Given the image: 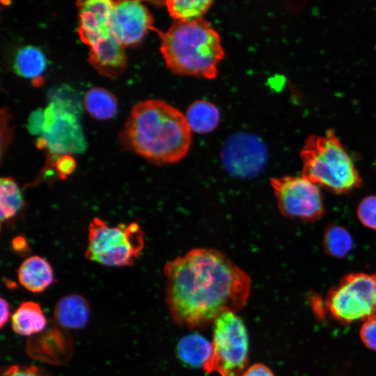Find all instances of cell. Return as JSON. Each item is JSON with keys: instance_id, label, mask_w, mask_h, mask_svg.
I'll return each instance as SVG.
<instances>
[{"instance_id": "cell-11", "label": "cell", "mask_w": 376, "mask_h": 376, "mask_svg": "<svg viewBox=\"0 0 376 376\" xmlns=\"http://www.w3.org/2000/svg\"><path fill=\"white\" fill-rule=\"evenodd\" d=\"M149 9L139 1L113 2L109 26L111 34L125 47L140 43L154 29Z\"/></svg>"}, {"instance_id": "cell-10", "label": "cell", "mask_w": 376, "mask_h": 376, "mask_svg": "<svg viewBox=\"0 0 376 376\" xmlns=\"http://www.w3.org/2000/svg\"><path fill=\"white\" fill-rule=\"evenodd\" d=\"M221 160L230 174L248 178L256 175L265 167L267 151L265 143L258 136L239 133L230 136L225 143Z\"/></svg>"}, {"instance_id": "cell-28", "label": "cell", "mask_w": 376, "mask_h": 376, "mask_svg": "<svg viewBox=\"0 0 376 376\" xmlns=\"http://www.w3.org/2000/svg\"><path fill=\"white\" fill-rule=\"evenodd\" d=\"M9 115L6 109L1 110V152L3 146H7L10 138V130L8 125Z\"/></svg>"}, {"instance_id": "cell-12", "label": "cell", "mask_w": 376, "mask_h": 376, "mask_svg": "<svg viewBox=\"0 0 376 376\" xmlns=\"http://www.w3.org/2000/svg\"><path fill=\"white\" fill-rule=\"evenodd\" d=\"M114 1H78L79 24L77 31L81 41L91 47L111 34L109 21Z\"/></svg>"}, {"instance_id": "cell-18", "label": "cell", "mask_w": 376, "mask_h": 376, "mask_svg": "<svg viewBox=\"0 0 376 376\" xmlns=\"http://www.w3.org/2000/svg\"><path fill=\"white\" fill-rule=\"evenodd\" d=\"M212 352V342L198 334L182 337L177 345L179 359L191 367L203 368L210 358Z\"/></svg>"}, {"instance_id": "cell-24", "label": "cell", "mask_w": 376, "mask_h": 376, "mask_svg": "<svg viewBox=\"0 0 376 376\" xmlns=\"http://www.w3.org/2000/svg\"><path fill=\"white\" fill-rule=\"evenodd\" d=\"M357 213L363 225L376 230V196L364 198L359 203Z\"/></svg>"}, {"instance_id": "cell-29", "label": "cell", "mask_w": 376, "mask_h": 376, "mask_svg": "<svg viewBox=\"0 0 376 376\" xmlns=\"http://www.w3.org/2000/svg\"><path fill=\"white\" fill-rule=\"evenodd\" d=\"M242 376H275L266 365L257 363L248 367Z\"/></svg>"}, {"instance_id": "cell-4", "label": "cell", "mask_w": 376, "mask_h": 376, "mask_svg": "<svg viewBox=\"0 0 376 376\" xmlns=\"http://www.w3.org/2000/svg\"><path fill=\"white\" fill-rule=\"evenodd\" d=\"M302 176L336 194L359 187L361 179L352 158L332 130L313 134L300 152Z\"/></svg>"}, {"instance_id": "cell-26", "label": "cell", "mask_w": 376, "mask_h": 376, "mask_svg": "<svg viewBox=\"0 0 376 376\" xmlns=\"http://www.w3.org/2000/svg\"><path fill=\"white\" fill-rule=\"evenodd\" d=\"M359 335L366 347L376 351V313L363 320Z\"/></svg>"}, {"instance_id": "cell-8", "label": "cell", "mask_w": 376, "mask_h": 376, "mask_svg": "<svg viewBox=\"0 0 376 376\" xmlns=\"http://www.w3.org/2000/svg\"><path fill=\"white\" fill-rule=\"evenodd\" d=\"M376 276L351 273L328 292L324 306L330 315L342 323L364 320L375 313Z\"/></svg>"}, {"instance_id": "cell-2", "label": "cell", "mask_w": 376, "mask_h": 376, "mask_svg": "<svg viewBox=\"0 0 376 376\" xmlns=\"http://www.w3.org/2000/svg\"><path fill=\"white\" fill-rule=\"evenodd\" d=\"M185 114L157 99L136 104L119 140L128 150L155 164H173L184 158L192 142Z\"/></svg>"}, {"instance_id": "cell-3", "label": "cell", "mask_w": 376, "mask_h": 376, "mask_svg": "<svg viewBox=\"0 0 376 376\" xmlns=\"http://www.w3.org/2000/svg\"><path fill=\"white\" fill-rule=\"evenodd\" d=\"M158 33L160 52L173 73L207 79L217 77L225 52L219 33L209 22H174Z\"/></svg>"}, {"instance_id": "cell-1", "label": "cell", "mask_w": 376, "mask_h": 376, "mask_svg": "<svg viewBox=\"0 0 376 376\" xmlns=\"http://www.w3.org/2000/svg\"><path fill=\"white\" fill-rule=\"evenodd\" d=\"M165 299L179 326L200 329L221 313L240 311L251 290L249 275L224 253L195 248L167 263Z\"/></svg>"}, {"instance_id": "cell-22", "label": "cell", "mask_w": 376, "mask_h": 376, "mask_svg": "<svg viewBox=\"0 0 376 376\" xmlns=\"http://www.w3.org/2000/svg\"><path fill=\"white\" fill-rule=\"evenodd\" d=\"M20 188L12 177H3L0 181L1 221L3 223L15 217L23 206Z\"/></svg>"}, {"instance_id": "cell-30", "label": "cell", "mask_w": 376, "mask_h": 376, "mask_svg": "<svg viewBox=\"0 0 376 376\" xmlns=\"http://www.w3.org/2000/svg\"><path fill=\"white\" fill-rule=\"evenodd\" d=\"M1 320L0 325L2 329L8 322L10 317V306L8 301L3 298H1Z\"/></svg>"}, {"instance_id": "cell-20", "label": "cell", "mask_w": 376, "mask_h": 376, "mask_svg": "<svg viewBox=\"0 0 376 376\" xmlns=\"http://www.w3.org/2000/svg\"><path fill=\"white\" fill-rule=\"evenodd\" d=\"M165 6L174 22H191L203 19V17L211 7L212 1L168 0Z\"/></svg>"}, {"instance_id": "cell-19", "label": "cell", "mask_w": 376, "mask_h": 376, "mask_svg": "<svg viewBox=\"0 0 376 376\" xmlns=\"http://www.w3.org/2000/svg\"><path fill=\"white\" fill-rule=\"evenodd\" d=\"M84 105L91 116L99 120L113 118L118 109L115 96L108 90L100 87L93 88L86 92Z\"/></svg>"}, {"instance_id": "cell-5", "label": "cell", "mask_w": 376, "mask_h": 376, "mask_svg": "<svg viewBox=\"0 0 376 376\" xmlns=\"http://www.w3.org/2000/svg\"><path fill=\"white\" fill-rule=\"evenodd\" d=\"M144 247V233L132 222L109 226L95 217L88 226L86 257L107 267H126L134 263Z\"/></svg>"}, {"instance_id": "cell-13", "label": "cell", "mask_w": 376, "mask_h": 376, "mask_svg": "<svg viewBox=\"0 0 376 376\" xmlns=\"http://www.w3.org/2000/svg\"><path fill=\"white\" fill-rule=\"evenodd\" d=\"M88 61L97 71L110 78L119 76L127 66L124 47L112 34L89 47Z\"/></svg>"}, {"instance_id": "cell-23", "label": "cell", "mask_w": 376, "mask_h": 376, "mask_svg": "<svg viewBox=\"0 0 376 376\" xmlns=\"http://www.w3.org/2000/svg\"><path fill=\"white\" fill-rule=\"evenodd\" d=\"M352 245V237L345 228L331 225L326 229L323 237V246L330 256L345 257L351 251Z\"/></svg>"}, {"instance_id": "cell-27", "label": "cell", "mask_w": 376, "mask_h": 376, "mask_svg": "<svg viewBox=\"0 0 376 376\" xmlns=\"http://www.w3.org/2000/svg\"><path fill=\"white\" fill-rule=\"evenodd\" d=\"M54 167L58 177L64 180L74 172L76 168V162L72 155H63L56 158Z\"/></svg>"}, {"instance_id": "cell-17", "label": "cell", "mask_w": 376, "mask_h": 376, "mask_svg": "<svg viewBox=\"0 0 376 376\" xmlns=\"http://www.w3.org/2000/svg\"><path fill=\"white\" fill-rule=\"evenodd\" d=\"M192 132L207 134L214 131L220 122V111L213 103L198 100L193 102L185 114Z\"/></svg>"}, {"instance_id": "cell-31", "label": "cell", "mask_w": 376, "mask_h": 376, "mask_svg": "<svg viewBox=\"0 0 376 376\" xmlns=\"http://www.w3.org/2000/svg\"><path fill=\"white\" fill-rule=\"evenodd\" d=\"M12 248L17 252L26 251L28 244L26 239L22 236L15 237L12 241Z\"/></svg>"}, {"instance_id": "cell-32", "label": "cell", "mask_w": 376, "mask_h": 376, "mask_svg": "<svg viewBox=\"0 0 376 376\" xmlns=\"http://www.w3.org/2000/svg\"><path fill=\"white\" fill-rule=\"evenodd\" d=\"M375 276H376V275H375ZM375 303H376V295H375Z\"/></svg>"}, {"instance_id": "cell-14", "label": "cell", "mask_w": 376, "mask_h": 376, "mask_svg": "<svg viewBox=\"0 0 376 376\" xmlns=\"http://www.w3.org/2000/svg\"><path fill=\"white\" fill-rule=\"evenodd\" d=\"M17 273L20 284L34 293L45 291L55 281L52 266L46 259L39 256L26 258Z\"/></svg>"}, {"instance_id": "cell-7", "label": "cell", "mask_w": 376, "mask_h": 376, "mask_svg": "<svg viewBox=\"0 0 376 376\" xmlns=\"http://www.w3.org/2000/svg\"><path fill=\"white\" fill-rule=\"evenodd\" d=\"M79 107L71 100H53L43 111L39 148H46L49 157L82 153L86 142L80 123Z\"/></svg>"}, {"instance_id": "cell-25", "label": "cell", "mask_w": 376, "mask_h": 376, "mask_svg": "<svg viewBox=\"0 0 376 376\" xmlns=\"http://www.w3.org/2000/svg\"><path fill=\"white\" fill-rule=\"evenodd\" d=\"M1 376H50L42 368L34 365L15 364L1 369Z\"/></svg>"}, {"instance_id": "cell-6", "label": "cell", "mask_w": 376, "mask_h": 376, "mask_svg": "<svg viewBox=\"0 0 376 376\" xmlns=\"http://www.w3.org/2000/svg\"><path fill=\"white\" fill-rule=\"evenodd\" d=\"M212 352L203 369L219 376H242L248 363L249 336L236 313L226 311L214 320Z\"/></svg>"}, {"instance_id": "cell-21", "label": "cell", "mask_w": 376, "mask_h": 376, "mask_svg": "<svg viewBox=\"0 0 376 376\" xmlns=\"http://www.w3.org/2000/svg\"><path fill=\"white\" fill-rule=\"evenodd\" d=\"M45 57L38 48L26 46L18 51L14 68L16 72L26 78H38L45 70Z\"/></svg>"}, {"instance_id": "cell-15", "label": "cell", "mask_w": 376, "mask_h": 376, "mask_svg": "<svg viewBox=\"0 0 376 376\" xmlns=\"http://www.w3.org/2000/svg\"><path fill=\"white\" fill-rule=\"evenodd\" d=\"M91 314L87 299L77 294L61 298L56 303L54 317L57 323L68 329H80L88 322Z\"/></svg>"}, {"instance_id": "cell-16", "label": "cell", "mask_w": 376, "mask_h": 376, "mask_svg": "<svg viewBox=\"0 0 376 376\" xmlns=\"http://www.w3.org/2000/svg\"><path fill=\"white\" fill-rule=\"evenodd\" d=\"M14 332L29 336L43 331L47 326V318L39 304L27 301L22 302L11 316Z\"/></svg>"}, {"instance_id": "cell-9", "label": "cell", "mask_w": 376, "mask_h": 376, "mask_svg": "<svg viewBox=\"0 0 376 376\" xmlns=\"http://www.w3.org/2000/svg\"><path fill=\"white\" fill-rule=\"evenodd\" d=\"M270 185L283 215L307 221L323 215L324 205L318 186L302 175L273 178Z\"/></svg>"}]
</instances>
